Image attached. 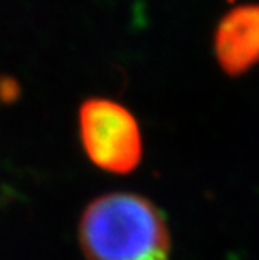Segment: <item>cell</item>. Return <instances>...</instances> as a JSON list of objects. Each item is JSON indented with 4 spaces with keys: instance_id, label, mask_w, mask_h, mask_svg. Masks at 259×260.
Segmentation results:
<instances>
[{
    "instance_id": "1",
    "label": "cell",
    "mask_w": 259,
    "mask_h": 260,
    "mask_svg": "<svg viewBox=\"0 0 259 260\" xmlns=\"http://www.w3.org/2000/svg\"><path fill=\"white\" fill-rule=\"evenodd\" d=\"M79 240L88 260H168L170 253L162 215L131 193H111L88 205Z\"/></svg>"
},
{
    "instance_id": "2",
    "label": "cell",
    "mask_w": 259,
    "mask_h": 260,
    "mask_svg": "<svg viewBox=\"0 0 259 260\" xmlns=\"http://www.w3.org/2000/svg\"><path fill=\"white\" fill-rule=\"evenodd\" d=\"M79 135L88 156L111 173H130L141 159V135L135 116L113 99L91 98L79 108Z\"/></svg>"
},
{
    "instance_id": "3",
    "label": "cell",
    "mask_w": 259,
    "mask_h": 260,
    "mask_svg": "<svg viewBox=\"0 0 259 260\" xmlns=\"http://www.w3.org/2000/svg\"><path fill=\"white\" fill-rule=\"evenodd\" d=\"M220 69L238 77L259 64V2L236 5L220 17L214 32Z\"/></svg>"
}]
</instances>
